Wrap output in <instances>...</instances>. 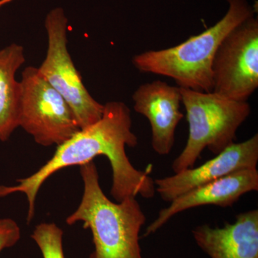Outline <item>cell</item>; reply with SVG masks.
Instances as JSON below:
<instances>
[{"instance_id":"7a4b0ae2","label":"cell","mask_w":258,"mask_h":258,"mask_svg":"<svg viewBox=\"0 0 258 258\" xmlns=\"http://www.w3.org/2000/svg\"><path fill=\"white\" fill-rule=\"evenodd\" d=\"M84 190L81 203L66 219L73 225L83 222L93 236L89 258H144L139 233L146 217L136 196L113 203L103 193L93 161L80 166Z\"/></svg>"},{"instance_id":"8992f818","label":"cell","mask_w":258,"mask_h":258,"mask_svg":"<svg viewBox=\"0 0 258 258\" xmlns=\"http://www.w3.org/2000/svg\"><path fill=\"white\" fill-rule=\"evenodd\" d=\"M47 37L46 55L40 74L63 97L74 111L80 128L96 123L103 115L104 105L88 92L68 48L69 20L62 8L47 13L45 20Z\"/></svg>"},{"instance_id":"4fadbf2b","label":"cell","mask_w":258,"mask_h":258,"mask_svg":"<svg viewBox=\"0 0 258 258\" xmlns=\"http://www.w3.org/2000/svg\"><path fill=\"white\" fill-rule=\"evenodd\" d=\"M62 237V229L55 223L47 222L37 225L31 235L43 258H64Z\"/></svg>"},{"instance_id":"52a82bcc","label":"cell","mask_w":258,"mask_h":258,"mask_svg":"<svg viewBox=\"0 0 258 258\" xmlns=\"http://www.w3.org/2000/svg\"><path fill=\"white\" fill-rule=\"evenodd\" d=\"M212 92L247 101L258 88V19L239 24L222 40L212 66Z\"/></svg>"},{"instance_id":"277c9868","label":"cell","mask_w":258,"mask_h":258,"mask_svg":"<svg viewBox=\"0 0 258 258\" xmlns=\"http://www.w3.org/2000/svg\"><path fill=\"white\" fill-rule=\"evenodd\" d=\"M180 93L189 123V137L173 161L174 173L194 167L206 148L217 155L235 143L237 129L251 113L247 101H234L212 91L180 88Z\"/></svg>"},{"instance_id":"9a60e30c","label":"cell","mask_w":258,"mask_h":258,"mask_svg":"<svg viewBox=\"0 0 258 258\" xmlns=\"http://www.w3.org/2000/svg\"><path fill=\"white\" fill-rule=\"evenodd\" d=\"M13 1H15V0H0V8Z\"/></svg>"},{"instance_id":"5bb4252c","label":"cell","mask_w":258,"mask_h":258,"mask_svg":"<svg viewBox=\"0 0 258 258\" xmlns=\"http://www.w3.org/2000/svg\"><path fill=\"white\" fill-rule=\"evenodd\" d=\"M21 237L18 224L11 218L0 219V252L5 249L13 247Z\"/></svg>"},{"instance_id":"30bf717a","label":"cell","mask_w":258,"mask_h":258,"mask_svg":"<svg viewBox=\"0 0 258 258\" xmlns=\"http://www.w3.org/2000/svg\"><path fill=\"white\" fill-rule=\"evenodd\" d=\"M258 191L257 168L235 171L211 182L202 185L180 195L162 209L146 230L147 237L155 233L166 222L180 212L205 205L230 208L242 195Z\"/></svg>"},{"instance_id":"6da1fadb","label":"cell","mask_w":258,"mask_h":258,"mask_svg":"<svg viewBox=\"0 0 258 258\" xmlns=\"http://www.w3.org/2000/svg\"><path fill=\"white\" fill-rule=\"evenodd\" d=\"M138 138L132 132V112L121 101L104 104L103 115L96 123L81 128L71 139L57 146L45 165L28 177L17 180L13 186L0 185V198L23 193L28 202L27 221L35 215L37 193L51 175L64 168L82 165L98 156L108 158L112 169L111 195L117 203L128 196L140 195L151 199L155 195L154 180L147 171L136 169L125 153V147H135Z\"/></svg>"},{"instance_id":"3957f363","label":"cell","mask_w":258,"mask_h":258,"mask_svg":"<svg viewBox=\"0 0 258 258\" xmlns=\"http://www.w3.org/2000/svg\"><path fill=\"white\" fill-rule=\"evenodd\" d=\"M227 1L228 10L215 25L179 45L134 56L132 62L136 69L171 78L180 88L212 92V62L219 45L231 30L255 15L247 0Z\"/></svg>"},{"instance_id":"7c38bea8","label":"cell","mask_w":258,"mask_h":258,"mask_svg":"<svg viewBox=\"0 0 258 258\" xmlns=\"http://www.w3.org/2000/svg\"><path fill=\"white\" fill-rule=\"evenodd\" d=\"M25 62L24 47L13 43L0 50V141L18 128L20 84L16 73Z\"/></svg>"},{"instance_id":"9c48e42d","label":"cell","mask_w":258,"mask_h":258,"mask_svg":"<svg viewBox=\"0 0 258 258\" xmlns=\"http://www.w3.org/2000/svg\"><path fill=\"white\" fill-rule=\"evenodd\" d=\"M132 99L134 110L150 123L154 152L167 155L174 147L176 127L184 118L180 88L161 81L146 83L136 90Z\"/></svg>"},{"instance_id":"8fae6325","label":"cell","mask_w":258,"mask_h":258,"mask_svg":"<svg viewBox=\"0 0 258 258\" xmlns=\"http://www.w3.org/2000/svg\"><path fill=\"white\" fill-rule=\"evenodd\" d=\"M194 238L211 258H258V210L242 212L234 223L223 227L202 225L192 230Z\"/></svg>"},{"instance_id":"5b68a950","label":"cell","mask_w":258,"mask_h":258,"mask_svg":"<svg viewBox=\"0 0 258 258\" xmlns=\"http://www.w3.org/2000/svg\"><path fill=\"white\" fill-rule=\"evenodd\" d=\"M20 84L18 125L37 144L59 146L81 129L69 103L37 68H25Z\"/></svg>"},{"instance_id":"ba28073f","label":"cell","mask_w":258,"mask_h":258,"mask_svg":"<svg viewBox=\"0 0 258 258\" xmlns=\"http://www.w3.org/2000/svg\"><path fill=\"white\" fill-rule=\"evenodd\" d=\"M258 134L240 143H233L198 167L188 168L174 175L154 180L156 192L171 203L190 190L235 171L257 168Z\"/></svg>"}]
</instances>
